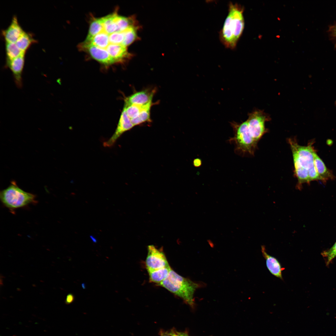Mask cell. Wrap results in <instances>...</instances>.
<instances>
[{
    "label": "cell",
    "mask_w": 336,
    "mask_h": 336,
    "mask_svg": "<svg viewBox=\"0 0 336 336\" xmlns=\"http://www.w3.org/2000/svg\"><path fill=\"white\" fill-rule=\"evenodd\" d=\"M292 152L294 171L298 180V188L303 183L313 180H321L314 164L316 153L311 143L307 146L299 145L296 140L288 139Z\"/></svg>",
    "instance_id": "6da1fadb"
},
{
    "label": "cell",
    "mask_w": 336,
    "mask_h": 336,
    "mask_svg": "<svg viewBox=\"0 0 336 336\" xmlns=\"http://www.w3.org/2000/svg\"><path fill=\"white\" fill-rule=\"evenodd\" d=\"M243 12L240 5L229 3L228 13L219 33L220 40L227 48H235L242 35L244 27Z\"/></svg>",
    "instance_id": "7a4b0ae2"
},
{
    "label": "cell",
    "mask_w": 336,
    "mask_h": 336,
    "mask_svg": "<svg viewBox=\"0 0 336 336\" xmlns=\"http://www.w3.org/2000/svg\"><path fill=\"white\" fill-rule=\"evenodd\" d=\"M158 286L166 288L192 306L194 304V292L201 286L199 283L179 275L172 268L167 277Z\"/></svg>",
    "instance_id": "3957f363"
},
{
    "label": "cell",
    "mask_w": 336,
    "mask_h": 336,
    "mask_svg": "<svg viewBox=\"0 0 336 336\" xmlns=\"http://www.w3.org/2000/svg\"><path fill=\"white\" fill-rule=\"evenodd\" d=\"M0 198L2 203L12 209L23 207L35 202V195L23 191L13 181L1 192Z\"/></svg>",
    "instance_id": "277c9868"
},
{
    "label": "cell",
    "mask_w": 336,
    "mask_h": 336,
    "mask_svg": "<svg viewBox=\"0 0 336 336\" xmlns=\"http://www.w3.org/2000/svg\"><path fill=\"white\" fill-rule=\"evenodd\" d=\"M232 125L234 136L230 139V141L234 142L236 150L243 154H254L257 142L250 132L247 121L240 124L233 123Z\"/></svg>",
    "instance_id": "5b68a950"
},
{
    "label": "cell",
    "mask_w": 336,
    "mask_h": 336,
    "mask_svg": "<svg viewBox=\"0 0 336 336\" xmlns=\"http://www.w3.org/2000/svg\"><path fill=\"white\" fill-rule=\"evenodd\" d=\"M268 119L264 112L256 110L249 114L246 120L250 132L255 141L258 142L266 132L265 122Z\"/></svg>",
    "instance_id": "8992f818"
},
{
    "label": "cell",
    "mask_w": 336,
    "mask_h": 336,
    "mask_svg": "<svg viewBox=\"0 0 336 336\" xmlns=\"http://www.w3.org/2000/svg\"><path fill=\"white\" fill-rule=\"evenodd\" d=\"M145 261L146 267L147 272L170 266L163 251L153 245L148 246Z\"/></svg>",
    "instance_id": "52a82bcc"
},
{
    "label": "cell",
    "mask_w": 336,
    "mask_h": 336,
    "mask_svg": "<svg viewBox=\"0 0 336 336\" xmlns=\"http://www.w3.org/2000/svg\"><path fill=\"white\" fill-rule=\"evenodd\" d=\"M79 47L80 50L88 52L94 59L105 65L109 66L115 63L105 49L84 42L80 44Z\"/></svg>",
    "instance_id": "ba28073f"
},
{
    "label": "cell",
    "mask_w": 336,
    "mask_h": 336,
    "mask_svg": "<svg viewBox=\"0 0 336 336\" xmlns=\"http://www.w3.org/2000/svg\"><path fill=\"white\" fill-rule=\"evenodd\" d=\"M133 126L130 119L127 115L125 109L124 108L114 134L110 139L104 142V146L110 147L113 146L118 138L124 133L130 129Z\"/></svg>",
    "instance_id": "9c48e42d"
},
{
    "label": "cell",
    "mask_w": 336,
    "mask_h": 336,
    "mask_svg": "<svg viewBox=\"0 0 336 336\" xmlns=\"http://www.w3.org/2000/svg\"><path fill=\"white\" fill-rule=\"evenodd\" d=\"M25 54L10 60H6V66L11 71L15 83L19 88L22 86V75L25 61Z\"/></svg>",
    "instance_id": "30bf717a"
},
{
    "label": "cell",
    "mask_w": 336,
    "mask_h": 336,
    "mask_svg": "<svg viewBox=\"0 0 336 336\" xmlns=\"http://www.w3.org/2000/svg\"><path fill=\"white\" fill-rule=\"evenodd\" d=\"M25 31L19 24L16 16H14L8 27L2 30V35L6 42L16 43Z\"/></svg>",
    "instance_id": "8fae6325"
},
{
    "label": "cell",
    "mask_w": 336,
    "mask_h": 336,
    "mask_svg": "<svg viewBox=\"0 0 336 336\" xmlns=\"http://www.w3.org/2000/svg\"><path fill=\"white\" fill-rule=\"evenodd\" d=\"M261 247L262 255L266 260V266L269 271L274 276L283 280L282 271L284 268L282 267L276 258L267 253L264 245H262Z\"/></svg>",
    "instance_id": "7c38bea8"
},
{
    "label": "cell",
    "mask_w": 336,
    "mask_h": 336,
    "mask_svg": "<svg viewBox=\"0 0 336 336\" xmlns=\"http://www.w3.org/2000/svg\"><path fill=\"white\" fill-rule=\"evenodd\" d=\"M115 63H122L131 56L127 47L121 44H109L105 49Z\"/></svg>",
    "instance_id": "4fadbf2b"
},
{
    "label": "cell",
    "mask_w": 336,
    "mask_h": 336,
    "mask_svg": "<svg viewBox=\"0 0 336 336\" xmlns=\"http://www.w3.org/2000/svg\"><path fill=\"white\" fill-rule=\"evenodd\" d=\"M154 91L144 90L134 93L125 99V105H143L152 102Z\"/></svg>",
    "instance_id": "5bb4252c"
},
{
    "label": "cell",
    "mask_w": 336,
    "mask_h": 336,
    "mask_svg": "<svg viewBox=\"0 0 336 336\" xmlns=\"http://www.w3.org/2000/svg\"><path fill=\"white\" fill-rule=\"evenodd\" d=\"M314 164L317 171L322 181L326 182L328 180L334 179L335 176L332 172L327 168L323 161L316 153L314 155Z\"/></svg>",
    "instance_id": "9a60e30c"
},
{
    "label": "cell",
    "mask_w": 336,
    "mask_h": 336,
    "mask_svg": "<svg viewBox=\"0 0 336 336\" xmlns=\"http://www.w3.org/2000/svg\"><path fill=\"white\" fill-rule=\"evenodd\" d=\"M171 268L170 266L159 269L147 272L150 282L158 285L168 276Z\"/></svg>",
    "instance_id": "2e32d148"
},
{
    "label": "cell",
    "mask_w": 336,
    "mask_h": 336,
    "mask_svg": "<svg viewBox=\"0 0 336 336\" xmlns=\"http://www.w3.org/2000/svg\"><path fill=\"white\" fill-rule=\"evenodd\" d=\"M117 26V32H122L127 29L133 27H137L134 17H126L116 15L115 17Z\"/></svg>",
    "instance_id": "e0dca14e"
},
{
    "label": "cell",
    "mask_w": 336,
    "mask_h": 336,
    "mask_svg": "<svg viewBox=\"0 0 336 336\" xmlns=\"http://www.w3.org/2000/svg\"><path fill=\"white\" fill-rule=\"evenodd\" d=\"M116 14L117 12H114L101 18L103 30L108 34L117 32V26L115 20Z\"/></svg>",
    "instance_id": "ac0fdd59"
},
{
    "label": "cell",
    "mask_w": 336,
    "mask_h": 336,
    "mask_svg": "<svg viewBox=\"0 0 336 336\" xmlns=\"http://www.w3.org/2000/svg\"><path fill=\"white\" fill-rule=\"evenodd\" d=\"M37 42L33 37L32 34L24 32L16 43L19 48L25 53L31 45Z\"/></svg>",
    "instance_id": "d6986e66"
},
{
    "label": "cell",
    "mask_w": 336,
    "mask_h": 336,
    "mask_svg": "<svg viewBox=\"0 0 336 336\" xmlns=\"http://www.w3.org/2000/svg\"><path fill=\"white\" fill-rule=\"evenodd\" d=\"M84 42L99 48L105 49L109 44V34L103 30L94 36L90 41Z\"/></svg>",
    "instance_id": "ffe728a7"
},
{
    "label": "cell",
    "mask_w": 336,
    "mask_h": 336,
    "mask_svg": "<svg viewBox=\"0 0 336 336\" xmlns=\"http://www.w3.org/2000/svg\"><path fill=\"white\" fill-rule=\"evenodd\" d=\"M103 30L101 18H95L90 23L87 37L85 42L90 41L97 34Z\"/></svg>",
    "instance_id": "44dd1931"
},
{
    "label": "cell",
    "mask_w": 336,
    "mask_h": 336,
    "mask_svg": "<svg viewBox=\"0 0 336 336\" xmlns=\"http://www.w3.org/2000/svg\"><path fill=\"white\" fill-rule=\"evenodd\" d=\"M6 60H10L25 54L17 47L16 43L6 42Z\"/></svg>",
    "instance_id": "7402d4cb"
},
{
    "label": "cell",
    "mask_w": 336,
    "mask_h": 336,
    "mask_svg": "<svg viewBox=\"0 0 336 336\" xmlns=\"http://www.w3.org/2000/svg\"><path fill=\"white\" fill-rule=\"evenodd\" d=\"M152 105V102L150 103L137 116L131 119L134 126L150 121V110Z\"/></svg>",
    "instance_id": "603a6c76"
},
{
    "label": "cell",
    "mask_w": 336,
    "mask_h": 336,
    "mask_svg": "<svg viewBox=\"0 0 336 336\" xmlns=\"http://www.w3.org/2000/svg\"><path fill=\"white\" fill-rule=\"evenodd\" d=\"M137 28L138 27H131L123 31L124 39L121 45L127 47L137 40Z\"/></svg>",
    "instance_id": "cb8c5ba5"
},
{
    "label": "cell",
    "mask_w": 336,
    "mask_h": 336,
    "mask_svg": "<svg viewBox=\"0 0 336 336\" xmlns=\"http://www.w3.org/2000/svg\"><path fill=\"white\" fill-rule=\"evenodd\" d=\"M151 102H152L143 105H124V108L125 109L127 115L131 119L137 116Z\"/></svg>",
    "instance_id": "d4e9b609"
},
{
    "label": "cell",
    "mask_w": 336,
    "mask_h": 336,
    "mask_svg": "<svg viewBox=\"0 0 336 336\" xmlns=\"http://www.w3.org/2000/svg\"><path fill=\"white\" fill-rule=\"evenodd\" d=\"M124 39L123 31L115 32L109 34V44H122Z\"/></svg>",
    "instance_id": "484cf974"
},
{
    "label": "cell",
    "mask_w": 336,
    "mask_h": 336,
    "mask_svg": "<svg viewBox=\"0 0 336 336\" xmlns=\"http://www.w3.org/2000/svg\"><path fill=\"white\" fill-rule=\"evenodd\" d=\"M326 259V264L328 265L336 257V242L329 249L324 251L322 254Z\"/></svg>",
    "instance_id": "4316f807"
},
{
    "label": "cell",
    "mask_w": 336,
    "mask_h": 336,
    "mask_svg": "<svg viewBox=\"0 0 336 336\" xmlns=\"http://www.w3.org/2000/svg\"><path fill=\"white\" fill-rule=\"evenodd\" d=\"M74 296L72 293L68 294L66 296L65 301V303L68 305L72 303L74 300Z\"/></svg>",
    "instance_id": "83f0119b"
},
{
    "label": "cell",
    "mask_w": 336,
    "mask_h": 336,
    "mask_svg": "<svg viewBox=\"0 0 336 336\" xmlns=\"http://www.w3.org/2000/svg\"><path fill=\"white\" fill-rule=\"evenodd\" d=\"M193 163L195 167H198L200 166L202 164V161L199 158H197L194 160Z\"/></svg>",
    "instance_id": "f1b7e54d"
},
{
    "label": "cell",
    "mask_w": 336,
    "mask_h": 336,
    "mask_svg": "<svg viewBox=\"0 0 336 336\" xmlns=\"http://www.w3.org/2000/svg\"><path fill=\"white\" fill-rule=\"evenodd\" d=\"M330 32L332 37H333L336 41V24L331 27Z\"/></svg>",
    "instance_id": "f546056e"
},
{
    "label": "cell",
    "mask_w": 336,
    "mask_h": 336,
    "mask_svg": "<svg viewBox=\"0 0 336 336\" xmlns=\"http://www.w3.org/2000/svg\"><path fill=\"white\" fill-rule=\"evenodd\" d=\"M161 336H172V332L169 333L168 332H164L161 331L160 333Z\"/></svg>",
    "instance_id": "4dcf8cb0"
},
{
    "label": "cell",
    "mask_w": 336,
    "mask_h": 336,
    "mask_svg": "<svg viewBox=\"0 0 336 336\" xmlns=\"http://www.w3.org/2000/svg\"><path fill=\"white\" fill-rule=\"evenodd\" d=\"M172 336H184V333L172 331Z\"/></svg>",
    "instance_id": "1f68e13d"
},
{
    "label": "cell",
    "mask_w": 336,
    "mask_h": 336,
    "mask_svg": "<svg viewBox=\"0 0 336 336\" xmlns=\"http://www.w3.org/2000/svg\"><path fill=\"white\" fill-rule=\"evenodd\" d=\"M82 287H83V288H85V286H84V285H85V284H82Z\"/></svg>",
    "instance_id": "d6a6232c"
},
{
    "label": "cell",
    "mask_w": 336,
    "mask_h": 336,
    "mask_svg": "<svg viewBox=\"0 0 336 336\" xmlns=\"http://www.w3.org/2000/svg\"><path fill=\"white\" fill-rule=\"evenodd\" d=\"M184 336H188L186 334H184Z\"/></svg>",
    "instance_id": "836d02e7"
},
{
    "label": "cell",
    "mask_w": 336,
    "mask_h": 336,
    "mask_svg": "<svg viewBox=\"0 0 336 336\" xmlns=\"http://www.w3.org/2000/svg\"><path fill=\"white\" fill-rule=\"evenodd\" d=\"M335 103V104L336 105V100Z\"/></svg>",
    "instance_id": "e575fe53"
}]
</instances>
